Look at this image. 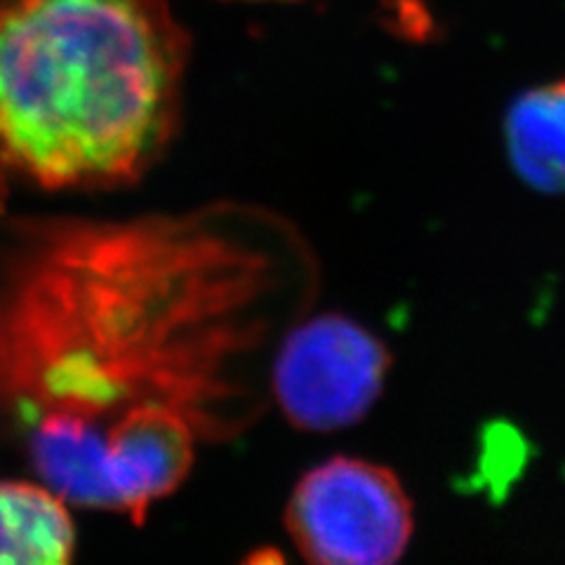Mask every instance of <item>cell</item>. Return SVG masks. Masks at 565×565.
Here are the masks:
<instances>
[{
    "label": "cell",
    "instance_id": "6da1fadb",
    "mask_svg": "<svg viewBox=\"0 0 565 565\" xmlns=\"http://www.w3.org/2000/svg\"><path fill=\"white\" fill-rule=\"evenodd\" d=\"M207 215L57 220L0 267V422L64 502L137 523L253 417L280 267Z\"/></svg>",
    "mask_w": 565,
    "mask_h": 565
},
{
    "label": "cell",
    "instance_id": "7a4b0ae2",
    "mask_svg": "<svg viewBox=\"0 0 565 565\" xmlns=\"http://www.w3.org/2000/svg\"><path fill=\"white\" fill-rule=\"evenodd\" d=\"M184 64L166 0H0V161L45 186L132 180L172 132Z\"/></svg>",
    "mask_w": 565,
    "mask_h": 565
},
{
    "label": "cell",
    "instance_id": "3957f363",
    "mask_svg": "<svg viewBox=\"0 0 565 565\" xmlns=\"http://www.w3.org/2000/svg\"><path fill=\"white\" fill-rule=\"evenodd\" d=\"M286 525L313 563L386 565L411 542L413 511L392 471L334 457L297 483Z\"/></svg>",
    "mask_w": 565,
    "mask_h": 565
},
{
    "label": "cell",
    "instance_id": "277c9868",
    "mask_svg": "<svg viewBox=\"0 0 565 565\" xmlns=\"http://www.w3.org/2000/svg\"><path fill=\"white\" fill-rule=\"evenodd\" d=\"M386 349L342 316L297 326L274 363V396L299 429L332 431L361 419L380 396Z\"/></svg>",
    "mask_w": 565,
    "mask_h": 565
},
{
    "label": "cell",
    "instance_id": "5b68a950",
    "mask_svg": "<svg viewBox=\"0 0 565 565\" xmlns=\"http://www.w3.org/2000/svg\"><path fill=\"white\" fill-rule=\"evenodd\" d=\"M74 523L64 498L47 486L0 483V563H66Z\"/></svg>",
    "mask_w": 565,
    "mask_h": 565
},
{
    "label": "cell",
    "instance_id": "8992f818",
    "mask_svg": "<svg viewBox=\"0 0 565 565\" xmlns=\"http://www.w3.org/2000/svg\"><path fill=\"white\" fill-rule=\"evenodd\" d=\"M509 158L540 191H565V81L535 87L511 104Z\"/></svg>",
    "mask_w": 565,
    "mask_h": 565
},
{
    "label": "cell",
    "instance_id": "52a82bcc",
    "mask_svg": "<svg viewBox=\"0 0 565 565\" xmlns=\"http://www.w3.org/2000/svg\"><path fill=\"white\" fill-rule=\"evenodd\" d=\"M0 207H3V180H0Z\"/></svg>",
    "mask_w": 565,
    "mask_h": 565
}]
</instances>
